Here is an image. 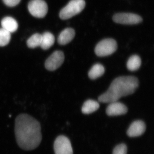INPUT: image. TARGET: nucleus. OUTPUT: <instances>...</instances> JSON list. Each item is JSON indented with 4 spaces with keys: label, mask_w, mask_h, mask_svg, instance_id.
Listing matches in <instances>:
<instances>
[{
    "label": "nucleus",
    "mask_w": 154,
    "mask_h": 154,
    "mask_svg": "<svg viewBox=\"0 0 154 154\" xmlns=\"http://www.w3.org/2000/svg\"><path fill=\"white\" fill-rule=\"evenodd\" d=\"M16 140L19 147L32 150L38 147L42 140L40 123L27 114H21L15 120Z\"/></svg>",
    "instance_id": "f257e3e1"
},
{
    "label": "nucleus",
    "mask_w": 154,
    "mask_h": 154,
    "mask_svg": "<svg viewBox=\"0 0 154 154\" xmlns=\"http://www.w3.org/2000/svg\"><path fill=\"white\" fill-rule=\"evenodd\" d=\"M138 85L139 81L136 77H118L112 82L108 90L99 96L98 100L105 103L117 102L121 97L134 93Z\"/></svg>",
    "instance_id": "f03ea898"
},
{
    "label": "nucleus",
    "mask_w": 154,
    "mask_h": 154,
    "mask_svg": "<svg viewBox=\"0 0 154 154\" xmlns=\"http://www.w3.org/2000/svg\"><path fill=\"white\" fill-rule=\"evenodd\" d=\"M85 7V0H71L61 10L60 17L63 20H66L79 14Z\"/></svg>",
    "instance_id": "7ed1b4c3"
},
{
    "label": "nucleus",
    "mask_w": 154,
    "mask_h": 154,
    "mask_svg": "<svg viewBox=\"0 0 154 154\" xmlns=\"http://www.w3.org/2000/svg\"><path fill=\"white\" fill-rule=\"evenodd\" d=\"M117 42L113 38H105L99 42L96 46L95 52L99 57H105L111 55L116 51Z\"/></svg>",
    "instance_id": "20e7f679"
},
{
    "label": "nucleus",
    "mask_w": 154,
    "mask_h": 154,
    "mask_svg": "<svg viewBox=\"0 0 154 154\" xmlns=\"http://www.w3.org/2000/svg\"><path fill=\"white\" fill-rule=\"evenodd\" d=\"M28 9L33 17L42 18L47 14L48 7L43 0H31L28 4Z\"/></svg>",
    "instance_id": "39448f33"
},
{
    "label": "nucleus",
    "mask_w": 154,
    "mask_h": 154,
    "mask_svg": "<svg viewBox=\"0 0 154 154\" xmlns=\"http://www.w3.org/2000/svg\"><path fill=\"white\" fill-rule=\"evenodd\" d=\"M113 21L122 25H136L142 22L141 17L137 14L131 13H118L113 17Z\"/></svg>",
    "instance_id": "423d86ee"
},
{
    "label": "nucleus",
    "mask_w": 154,
    "mask_h": 154,
    "mask_svg": "<svg viewBox=\"0 0 154 154\" xmlns=\"http://www.w3.org/2000/svg\"><path fill=\"white\" fill-rule=\"evenodd\" d=\"M54 149L55 154H73L70 141L65 136H59L56 139Z\"/></svg>",
    "instance_id": "0eeeda50"
},
{
    "label": "nucleus",
    "mask_w": 154,
    "mask_h": 154,
    "mask_svg": "<svg viewBox=\"0 0 154 154\" xmlns=\"http://www.w3.org/2000/svg\"><path fill=\"white\" fill-rule=\"evenodd\" d=\"M64 60L63 53L60 51H54L46 60L45 67L49 71L55 70L62 65Z\"/></svg>",
    "instance_id": "6e6552de"
},
{
    "label": "nucleus",
    "mask_w": 154,
    "mask_h": 154,
    "mask_svg": "<svg viewBox=\"0 0 154 154\" xmlns=\"http://www.w3.org/2000/svg\"><path fill=\"white\" fill-rule=\"evenodd\" d=\"M110 103L106 110L107 115L109 116L124 115L127 113V107L124 104L117 102Z\"/></svg>",
    "instance_id": "1a4fd4ad"
},
{
    "label": "nucleus",
    "mask_w": 154,
    "mask_h": 154,
    "mask_svg": "<svg viewBox=\"0 0 154 154\" xmlns=\"http://www.w3.org/2000/svg\"><path fill=\"white\" fill-rule=\"evenodd\" d=\"M146 128V125L143 121L137 120L131 123L128 130L127 134L130 137H136L143 134Z\"/></svg>",
    "instance_id": "9d476101"
},
{
    "label": "nucleus",
    "mask_w": 154,
    "mask_h": 154,
    "mask_svg": "<svg viewBox=\"0 0 154 154\" xmlns=\"http://www.w3.org/2000/svg\"><path fill=\"white\" fill-rule=\"evenodd\" d=\"M75 30L72 28H67L63 30L58 37V43L65 45L72 41L75 36Z\"/></svg>",
    "instance_id": "9b49d317"
},
{
    "label": "nucleus",
    "mask_w": 154,
    "mask_h": 154,
    "mask_svg": "<svg viewBox=\"0 0 154 154\" xmlns=\"http://www.w3.org/2000/svg\"><path fill=\"white\" fill-rule=\"evenodd\" d=\"M1 25L3 29L10 33L17 31L18 28V24L14 18L11 17H6L2 20Z\"/></svg>",
    "instance_id": "f8f14e48"
},
{
    "label": "nucleus",
    "mask_w": 154,
    "mask_h": 154,
    "mask_svg": "<svg viewBox=\"0 0 154 154\" xmlns=\"http://www.w3.org/2000/svg\"><path fill=\"white\" fill-rule=\"evenodd\" d=\"M99 107L100 105L98 102L94 100H88L84 103L82 111L84 114H91L98 110Z\"/></svg>",
    "instance_id": "ddd939ff"
},
{
    "label": "nucleus",
    "mask_w": 154,
    "mask_h": 154,
    "mask_svg": "<svg viewBox=\"0 0 154 154\" xmlns=\"http://www.w3.org/2000/svg\"><path fill=\"white\" fill-rule=\"evenodd\" d=\"M55 38L52 33L46 32L42 34V41L40 47L46 50L50 48L54 44Z\"/></svg>",
    "instance_id": "4468645a"
},
{
    "label": "nucleus",
    "mask_w": 154,
    "mask_h": 154,
    "mask_svg": "<svg viewBox=\"0 0 154 154\" xmlns=\"http://www.w3.org/2000/svg\"><path fill=\"white\" fill-rule=\"evenodd\" d=\"M104 67L101 64L97 63L94 65L89 71L88 76L91 79H96L97 78L102 76L105 73Z\"/></svg>",
    "instance_id": "2eb2a0df"
},
{
    "label": "nucleus",
    "mask_w": 154,
    "mask_h": 154,
    "mask_svg": "<svg viewBox=\"0 0 154 154\" xmlns=\"http://www.w3.org/2000/svg\"><path fill=\"white\" fill-rule=\"evenodd\" d=\"M141 64V60L139 56H131L128 60L127 63V68L131 71H135L140 67Z\"/></svg>",
    "instance_id": "dca6fc26"
},
{
    "label": "nucleus",
    "mask_w": 154,
    "mask_h": 154,
    "mask_svg": "<svg viewBox=\"0 0 154 154\" xmlns=\"http://www.w3.org/2000/svg\"><path fill=\"white\" fill-rule=\"evenodd\" d=\"M42 41V35L39 33H35L27 40V44L28 47L34 48L41 46Z\"/></svg>",
    "instance_id": "f3484780"
},
{
    "label": "nucleus",
    "mask_w": 154,
    "mask_h": 154,
    "mask_svg": "<svg viewBox=\"0 0 154 154\" xmlns=\"http://www.w3.org/2000/svg\"><path fill=\"white\" fill-rule=\"evenodd\" d=\"M11 39V33L3 28H0V46H6Z\"/></svg>",
    "instance_id": "a211bd4d"
},
{
    "label": "nucleus",
    "mask_w": 154,
    "mask_h": 154,
    "mask_svg": "<svg viewBox=\"0 0 154 154\" xmlns=\"http://www.w3.org/2000/svg\"><path fill=\"white\" fill-rule=\"evenodd\" d=\"M127 148L125 144L118 145L115 147L113 151V154H127Z\"/></svg>",
    "instance_id": "6ab92c4d"
},
{
    "label": "nucleus",
    "mask_w": 154,
    "mask_h": 154,
    "mask_svg": "<svg viewBox=\"0 0 154 154\" xmlns=\"http://www.w3.org/2000/svg\"><path fill=\"white\" fill-rule=\"evenodd\" d=\"M3 1L6 5L8 7H14L18 5L21 0H3Z\"/></svg>",
    "instance_id": "aec40b11"
}]
</instances>
